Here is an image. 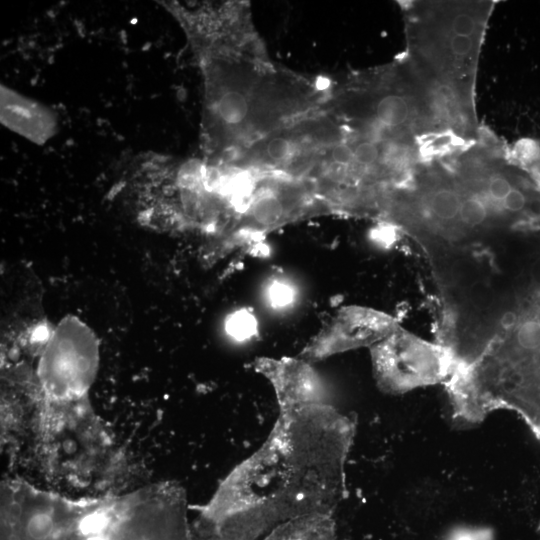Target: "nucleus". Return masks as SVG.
Here are the masks:
<instances>
[{"instance_id":"nucleus-1","label":"nucleus","mask_w":540,"mask_h":540,"mask_svg":"<svg viewBox=\"0 0 540 540\" xmlns=\"http://www.w3.org/2000/svg\"><path fill=\"white\" fill-rule=\"evenodd\" d=\"M278 408L264 443L200 507L194 540H261L291 520L333 515L346 497L356 419L325 401Z\"/></svg>"},{"instance_id":"nucleus-2","label":"nucleus","mask_w":540,"mask_h":540,"mask_svg":"<svg viewBox=\"0 0 540 540\" xmlns=\"http://www.w3.org/2000/svg\"><path fill=\"white\" fill-rule=\"evenodd\" d=\"M495 1H410L403 6L410 67L444 103L476 116L480 51Z\"/></svg>"},{"instance_id":"nucleus-3","label":"nucleus","mask_w":540,"mask_h":540,"mask_svg":"<svg viewBox=\"0 0 540 540\" xmlns=\"http://www.w3.org/2000/svg\"><path fill=\"white\" fill-rule=\"evenodd\" d=\"M515 412L540 441V343L526 349L493 342L456 383L452 416L473 425L491 412Z\"/></svg>"},{"instance_id":"nucleus-4","label":"nucleus","mask_w":540,"mask_h":540,"mask_svg":"<svg viewBox=\"0 0 540 540\" xmlns=\"http://www.w3.org/2000/svg\"><path fill=\"white\" fill-rule=\"evenodd\" d=\"M371 360L377 385L390 394L450 379L455 371L453 356L444 345L398 329L372 345Z\"/></svg>"},{"instance_id":"nucleus-5","label":"nucleus","mask_w":540,"mask_h":540,"mask_svg":"<svg viewBox=\"0 0 540 540\" xmlns=\"http://www.w3.org/2000/svg\"><path fill=\"white\" fill-rule=\"evenodd\" d=\"M109 540H194L181 487H152L112 501Z\"/></svg>"},{"instance_id":"nucleus-6","label":"nucleus","mask_w":540,"mask_h":540,"mask_svg":"<svg viewBox=\"0 0 540 540\" xmlns=\"http://www.w3.org/2000/svg\"><path fill=\"white\" fill-rule=\"evenodd\" d=\"M397 328L375 310L343 308L303 349L300 359L311 363L339 352L374 345Z\"/></svg>"},{"instance_id":"nucleus-7","label":"nucleus","mask_w":540,"mask_h":540,"mask_svg":"<svg viewBox=\"0 0 540 540\" xmlns=\"http://www.w3.org/2000/svg\"><path fill=\"white\" fill-rule=\"evenodd\" d=\"M253 366L272 385L278 404L325 401L324 385L302 359L258 358Z\"/></svg>"},{"instance_id":"nucleus-8","label":"nucleus","mask_w":540,"mask_h":540,"mask_svg":"<svg viewBox=\"0 0 540 540\" xmlns=\"http://www.w3.org/2000/svg\"><path fill=\"white\" fill-rule=\"evenodd\" d=\"M111 501L72 502L45 540H109Z\"/></svg>"},{"instance_id":"nucleus-9","label":"nucleus","mask_w":540,"mask_h":540,"mask_svg":"<svg viewBox=\"0 0 540 540\" xmlns=\"http://www.w3.org/2000/svg\"><path fill=\"white\" fill-rule=\"evenodd\" d=\"M249 107L247 98L238 90L225 92L217 104V110L222 120L233 125L245 122Z\"/></svg>"},{"instance_id":"nucleus-10","label":"nucleus","mask_w":540,"mask_h":540,"mask_svg":"<svg viewBox=\"0 0 540 540\" xmlns=\"http://www.w3.org/2000/svg\"><path fill=\"white\" fill-rule=\"evenodd\" d=\"M226 329L230 336L242 341L256 333L257 322L248 310L240 309L229 316Z\"/></svg>"},{"instance_id":"nucleus-11","label":"nucleus","mask_w":540,"mask_h":540,"mask_svg":"<svg viewBox=\"0 0 540 540\" xmlns=\"http://www.w3.org/2000/svg\"><path fill=\"white\" fill-rule=\"evenodd\" d=\"M265 153L273 161H283L293 154V141L281 136L273 137L265 145Z\"/></svg>"},{"instance_id":"nucleus-12","label":"nucleus","mask_w":540,"mask_h":540,"mask_svg":"<svg viewBox=\"0 0 540 540\" xmlns=\"http://www.w3.org/2000/svg\"><path fill=\"white\" fill-rule=\"evenodd\" d=\"M293 287L283 281H274L268 288V298L274 307H284L294 299Z\"/></svg>"},{"instance_id":"nucleus-13","label":"nucleus","mask_w":540,"mask_h":540,"mask_svg":"<svg viewBox=\"0 0 540 540\" xmlns=\"http://www.w3.org/2000/svg\"><path fill=\"white\" fill-rule=\"evenodd\" d=\"M538 534H539V540H540V525H539V528H538Z\"/></svg>"}]
</instances>
